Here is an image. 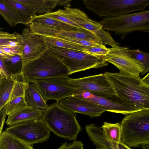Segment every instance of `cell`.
Instances as JSON below:
<instances>
[{
  "mask_svg": "<svg viewBox=\"0 0 149 149\" xmlns=\"http://www.w3.org/2000/svg\"><path fill=\"white\" fill-rule=\"evenodd\" d=\"M32 9L36 14L43 15L52 12L56 6L70 7L72 0H16Z\"/></svg>",
  "mask_w": 149,
  "mask_h": 149,
  "instance_id": "16",
  "label": "cell"
},
{
  "mask_svg": "<svg viewBox=\"0 0 149 149\" xmlns=\"http://www.w3.org/2000/svg\"><path fill=\"white\" fill-rule=\"evenodd\" d=\"M142 149H149V145L145 144L141 146Z\"/></svg>",
  "mask_w": 149,
  "mask_h": 149,
  "instance_id": "39",
  "label": "cell"
},
{
  "mask_svg": "<svg viewBox=\"0 0 149 149\" xmlns=\"http://www.w3.org/2000/svg\"><path fill=\"white\" fill-rule=\"evenodd\" d=\"M143 81L145 83L149 84V73L146 75L144 78L142 79Z\"/></svg>",
  "mask_w": 149,
  "mask_h": 149,
  "instance_id": "37",
  "label": "cell"
},
{
  "mask_svg": "<svg viewBox=\"0 0 149 149\" xmlns=\"http://www.w3.org/2000/svg\"><path fill=\"white\" fill-rule=\"evenodd\" d=\"M58 36L92 41L102 44L100 40L94 34L83 28L79 31H61L56 35V36Z\"/></svg>",
  "mask_w": 149,
  "mask_h": 149,
  "instance_id": "24",
  "label": "cell"
},
{
  "mask_svg": "<svg viewBox=\"0 0 149 149\" xmlns=\"http://www.w3.org/2000/svg\"><path fill=\"white\" fill-rule=\"evenodd\" d=\"M108 49L107 52L103 56L104 59L116 66L120 72L139 76L143 70V64L128 52V47L115 45Z\"/></svg>",
  "mask_w": 149,
  "mask_h": 149,
  "instance_id": "11",
  "label": "cell"
},
{
  "mask_svg": "<svg viewBox=\"0 0 149 149\" xmlns=\"http://www.w3.org/2000/svg\"><path fill=\"white\" fill-rule=\"evenodd\" d=\"M101 128L103 134L108 140L118 143L122 142L120 123H112L104 122Z\"/></svg>",
  "mask_w": 149,
  "mask_h": 149,
  "instance_id": "23",
  "label": "cell"
},
{
  "mask_svg": "<svg viewBox=\"0 0 149 149\" xmlns=\"http://www.w3.org/2000/svg\"><path fill=\"white\" fill-rule=\"evenodd\" d=\"M63 40L78 45L85 46L100 47L103 46L95 42L79 40L74 38H67L61 36H56Z\"/></svg>",
  "mask_w": 149,
  "mask_h": 149,
  "instance_id": "31",
  "label": "cell"
},
{
  "mask_svg": "<svg viewBox=\"0 0 149 149\" xmlns=\"http://www.w3.org/2000/svg\"><path fill=\"white\" fill-rule=\"evenodd\" d=\"M8 57L0 49V58L2 59H4Z\"/></svg>",
  "mask_w": 149,
  "mask_h": 149,
  "instance_id": "38",
  "label": "cell"
},
{
  "mask_svg": "<svg viewBox=\"0 0 149 149\" xmlns=\"http://www.w3.org/2000/svg\"><path fill=\"white\" fill-rule=\"evenodd\" d=\"M21 41L23 46L21 56L22 68L41 56L47 51L48 46L39 35L34 33L28 26L22 31Z\"/></svg>",
  "mask_w": 149,
  "mask_h": 149,
  "instance_id": "13",
  "label": "cell"
},
{
  "mask_svg": "<svg viewBox=\"0 0 149 149\" xmlns=\"http://www.w3.org/2000/svg\"><path fill=\"white\" fill-rule=\"evenodd\" d=\"M0 149H34L29 145L5 130L0 135Z\"/></svg>",
  "mask_w": 149,
  "mask_h": 149,
  "instance_id": "20",
  "label": "cell"
},
{
  "mask_svg": "<svg viewBox=\"0 0 149 149\" xmlns=\"http://www.w3.org/2000/svg\"><path fill=\"white\" fill-rule=\"evenodd\" d=\"M104 74L117 96L140 109H149V84L139 76L120 72Z\"/></svg>",
  "mask_w": 149,
  "mask_h": 149,
  "instance_id": "1",
  "label": "cell"
},
{
  "mask_svg": "<svg viewBox=\"0 0 149 149\" xmlns=\"http://www.w3.org/2000/svg\"><path fill=\"white\" fill-rule=\"evenodd\" d=\"M22 38L10 40L4 44L0 45V49L8 56L16 55L21 56L23 48Z\"/></svg>",
  "mask_w": 149,
  "mask_h": 149,
  "instance_id": "27",
  "label": "cell"
},
{
  "mask_svg": "<svg viewBox=\"0 0 149 149\" xmlns=\"http://www.w3.org/2000/svg\"><path fill=\"white\" fill-rule=\"evenodd\" d=\"M24 98L27 107L44 111L49 107L33 83L28 84L25 92Z\"/></svg>",
  "mask_w": 149,
  "mask_h": 149,
  "instance_id": "18",
  "label": "cell"
},
{
  "mask_svg": "<svg viewBox=\"0 0 149 149\" xmlns=\"http://www.w3.org/2000/svg\"><path fill=\"white\" fill-rule=\"evenodd\" d=\"M3 28H0V33L3 32Z\"/></svg>",
  "mask_w": 149,
  "mask_h": 149,
  "instance_id": "40",
  "label": "cell"
},
{
  "mask_svg": "<svg viewBox=\"0 0 149 149\" xmlns=\"http://www.w3.org/2000/svg\"><path fill=\"white\" fill-rule=\"evenodd\" d=\"M22 36V34L15 32L10 33L3 31L0 33V45L4 44L12 40L19 39Z\"/></svg>",
  "mask_w": 149,
  "mask_h": 149,
  "instance_id": "33",
  "label": "cell"
},
{
  "mask_svg": "<svg viewBox=\"0 0 149 149\" xmlns=\"http://www.w3.org/2000/svg\"><path fill=\"white\" fill-rule=\"evenodd\" d=\"M0 15L11 26L18 24L28 25V23L15 13L9 7L0 0Z\"/></svg>",
  "mask_w": 149,
  "mask_h": 149,
  "instance_id": "26",
  "label": "cell"
},
{
  "mask_svg": "<svg viewBox=\"0 0 149 149\" xmlns=\"http://www.w3.org/2000/svg\"><path fill=\"white\" fill-rule=\"evenodd\" d=\"M27 106L24 96H22L12 100L4 107L6 114L8 115Z\"/></svg>",
  "mask_w": 149,
  "mask_h": 149,
  "instance_id": "30",
  "label": "cell"
},
{
  "mask_svg": "<svg viewBox=\"0 0 149 149\" xmlns=\"http://www.w3.org/2000/svg\"><path fill=\"white\" fill-rule=\"evenodd\" d=\"M40 36L45 41L48 47H57L83 52L84 46L70 42L56 36L51 37Z\"/></svg>",
  "mask_w": 149,
  "mask_h": 149,
  "instance_id": "25",
  "label": "cell"
},
{
  "mask_svg": "<svg viewBox=\"0 0 149 149\" xmlns=\"http://www.w3.org/2000/svg\"><path fill=\"white\" fill-rule=\"evenodd\" d=\"M99 23L104 30L123 36L135 31L148 33L149 11L143 10L115 17L103 18Z\"/></svg>",
  "mask_w": 149,
  "mask_h": 149,
  "instance_id": "7",
  "label": "cell"
},
{
  "mask_svg": "<svg viewBox=\"0 0 149 149\" xmlns=\"http://www.w3.org/2000/svg\"><path fill=\"white\" fill-rule=\"evenodd\" d=\"M1 1L28 24L31 20L37 15L31 8L16 0Z\"/></svg>",
  "mask_w": 149,
  "mask_h": 149,
  "instance_id": "21",
  "label": "cell"
},
{
  "mask_svg": "<svg viewBox=\"0 0 149 149\" xmlns=\"http://www.w3.org/2000/svg\"><path fill=\"white\" fill-rule=\"evenodd\" d=\"M120 123L122 142L130 148L149 144V109L128 114Z\"/></svg>",
  "mask_w": 149,
  "mask_h": 149,
  "instance_id": "3",
  "label": "cell"
},
{
  "mask_svg": "<svg viewBox=\"0 0 149 149\" xmlns=\"http://www.w3.org/2000/svg\"><path fill=\"white\" fill-rule=\"evenodd\" d=\"M3 60L12 75L17 74L22 72V62L21 56L16 55L10 56Z\"/></svg>",
  "mask_w": 149,
  "mask_h": 149,
  "instance_id": "28",
  "label": "cell"
},
{
  "mask_svg": "<svg viewBox=\"0 0 149 149\" xmlns=\"http://www.w3.org/2000/svg\"><path fill=\"white\" fill-rule=\"evenodd\" d=\"M5 130L32 146L48 140L50 136V131L42 118L9 126Z\"/></svg>",
  "mask_w": 149,
  "mask_h": 149,
  "instance_id": "8",
  "label": "cell"
},
{
  "mask_svg": "<svg viewBox=\"0 0 149 149\" xmlns=\"http://www.w3.org/2000/svg\"><path fill=\"white\" fill-rule=\"evenodd\" d=\"M76 115L56 102L44 111L42 119L50 132L59 137L74 141L82 131Z\"/></svg>",
  "mask_w": 149,
  "mask_h": 149,
  "instance_id": "2",
  "label": "cell"
},
{
  "mask_svg": "<svg viewBox=\"0 0 149 149\" xmlns=\"http://www.w3.org/2000/svg\"><path fill=\"white\" fill-rule=\"evenodd\" d=\"M29 23L43 25L60 31H79L82 29L44 16L42 15H36L31 20Z\"/></svg>",
  "mask_w": 149,
  "mask_h": 149,
  "instance_id": "19",
  "label": "cell"
},
{
  "mask_svg": "<svg viewBox=\"0 0 149 149\" xmlns=\"http://www.w3.org/2000/svg\"><path fill=\"white\" fill-rule=\"evenodd\" d=\"M67 77H55L39 79L33 83L47 102L54 100L59 102L63 99L73 95V87L68 83Z\"/></svg>",
  "mask_w": 149,
  "mask_h": 149,
  "instance_id": "10",
  "label": "cell"
},
{
  "mask_svg": "<svg viewBox=\"0 0 149 149\" xmlns=\"http://www.w3.org/2000/svg\"><path fill=\"white\" fill-rule=\"evenodd\" d=\"M27 82L55 77H67V68L47 50L41 56L31 61L22 69Z\"/></svg>",
  "mask_w": 149,
  "mask_h": 149,
  "instance_id": "4",
  "label": "cell"
},
{
  "mask_svg": "<svg viewBox=\"0 0 149 149\" xmlns=\"http://www.w3.org/2000/svg\"><path fill=\"white\" fill-rule=\"evenodd\" d=\"M42 15L44 16L58 20L78 28H81L70 20L67 17L60 14L58 10L54 12H52L51 13L43 15Z\"/></svg>",
  "mask_w": 149,
  "mask_h": 149,
  "instance_id": "32",
  "label": "cell"
},
{
  "mask_svg": "<svg viewBox=\"0 0 149 149\" xmlns=\"http://www.w3.org/2000/svg\"><path fill=\"white\" fill-rule=\"evenodd\" d=\"M59 103L71 111L87 115L91 118L99 116L105 112L94 104L72 95L62 100Z\"/></svg>",
  "mask_w": 149,
  "mask_h": 149,
  "instance_id": "14",
  "label": "cell"
},
{
  "mask_svg": "<svg viewBox=\"0 0 149 149\" xmlns=\"http://www.w3.org/2000/svg\"><path fill=\"white\" fill-rule=\"evenodd\" d=\"M47 51L67 68L69 75L90 69L104 67L108 65L103 56L93 55L82 52L54 47H48Z\"/></svg>",
  "mask_w": 149,
  "mask_h": 149,
  "instance_id": "5",
  "label": "cell"
},
{
  "mask_svg": "<svg viewBox=\"0 0 149 149\" xmlns=\"http://www.w3.org/2000/svg\"><path fill=\"white\" fill-rule=\"evenodd\" d=\"M7 114L4 107L0 111V135L2 132Z\"/></svg>",
  "mask_w": 149,
  "mask_h": 149,
  "instance_id": "36",
  "label": "cell"
},
{
  "mask_svg": "<svg viewBox=\"0 0 149 149\" xmlns=\"http://www.w3.org/2000/svg\"><path fill=\"white\" fill-rule=\"evenodd\" d=\"M58 149H60V147H59Z\"/></svg>",
  "mask_w": 149,
  "mask_h": 149,
  "instance_id": "41",
  "label": "cell"
},
{
  "mask_svg": "<svg viewBox=\"0 0 149 149\" xmlns=\"http://www.w3.org/2000/svg\"><path fill=\"white\" fill-rule=\"evenodd\" d=\"M60 149H83L84 145L80 141L74 140L69 144L65 142L60 146Z\"/></svg>",
  "mask_w": 149,
  "mask_h": 149,
  "instance_id": "35",
  "label": "cell"
},
{
  "mask_svg": "<svg viewBox=\"0 0 149 149\" xmlns=\"http://www.w3.org/2000/svg\"><path fill=\"white\" fill-rule=\"evenodd\" d=\"M85 129L96 149H132L122 142L118 143L108 140L101 128L93 123L86 125Z\"/></svg>",
  "mask_w": 149,
  "mask_h": 149,
  "instance_id": "15",
  "label": "cell"
},
{
  "mask_svg": "<svg viewBox=\"0 0 149 149\" xmlns=\"http://www.w3.org/2000/svg\"><path fill=\"white\" fill-rule=\"evenodd\" d=\"M128 52L135 58L143 63L144 66L143 70L140 73L143 75L149 71V53L142 51L139 49H128Z\"/></svg>",
  "mask_w": 149,
  "mask_h": 149,
  "instance_id": "29",
  "label": "cell"
},
{
  "mask_svg": "<svg viewBox=\"0 0 149 149\" xmlns=\"http://www.w3.org/2000/svg\"><path fill=\"white\" fill-rule=\"evenodd\" d=\"M67 81L74 88L73 95L85 91L105 97L117 96L104 74L101 73L77 79H72L68 77Z\"/></svg>",
  "mask_w": 149,
  "mask_h": 149,
  "instance_id": "9",
  "label": "cell"
},
{
  "mask_svg": "<svg viewBox=\"0 0 149 149\" xmlns=\"http://www.w3.org/2000/svg\"><path fill=\"white\" fill-rule=\"evenodd\" d=\"M72 96L94 104L105 111L127 115L141 110L118 96L105 97L85 91H82Z\"/></svg>",
  "mask_w": 149,
  "mask_h": 149,
  "instance_id": "12",
  "label": "cell"
},
{
  "mask_svg": "<svg viewBox=\"0 0 149 149\" xmlns=\"http://www.w3.org/2000/svg\"><path fill=\"white\" fill-rule=\"evenodd\" d=\"M44 112L27 106L8 115L6 123L11 126L26 121L42 118Z\"/></svg>",
  "mask_w": 149,
  "mask_h": 149,
  "instance_id": "17",
  "label": "cell"
},
{
  "mask_svg": "<svg viewBox=\"0 0 149 149\" xmlns=\"http://www.w3.org/2000/svg\"><path fill=\"white\" fill-rule=\"evenodd\" d=\"M82 1L87 8L103 18L142 11L149 5V0H83Z\"/></svg>",
  "mask_w": 149,
  "mask_h": 149,
  "instance_id": "6",
  "label": "cell"
},
{
  "mask_svg": "<svg viewBox=\"0 0 149 149\" xmlns=\"http://www.w3.org/2000/svg\"><path fill=\"white\" fill-rule=\"evenodd\" d=\"M14 85L12 78L0 79V111L10 101Z\"/></svg>",
  "mask_w": 149,
  "mask_h": 149,
  "instance_id": "22",
  "label": "cell"
},
{
  "mask_svg": "<svg viewBox=\"0 0 149 149\" xmlns=\"http://www.w3.org/2000/svg\"><path fill=\"white\" fill-rule=\"evenodd\" d=\"M12 78V75L6 67L3 59L0 58V79Z\"/></svg>",
  "mask_w": 149,
  "mask_h": 149,
  "instance_id": "34",
  "label": "cell"
}]
</instances>
